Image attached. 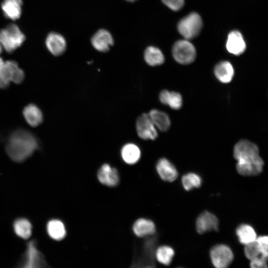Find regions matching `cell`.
Here are the masks:
<instances>
[{
  "mask_svg": "<svg viewBox=\"0 0 268 268\" xmlns=\"http://www.w3.org/2000/svg\"><path fill=\"white\" fill-rule=\"evenodd\" d=\"M37 137L24 129L13 131L6 143V152L10 158L16 162H22L29 158L39 148Z\"/></svg>",
  "mask_w": 268,
  "mask_h": 268,
  "instance_id": "1",
  "label": "cell"
},
{
  "mask_svg": "<svg viewBox=\"0 0 268 268\" xmlns=\"http://www.w3.org/2000/svg\"><path fill=\"white\" fill-rule=\"evenodd\" d=\"M233 156L237 162L255 164L264 162L259 155V149L254 143L247 139L239 140L234 146Z\"/></svg>",
  "mask_w": 268,
  "mask_h": 268,
  "instance_id": "2",
  "label": "cell"
},
{
  "mask_svg": "<svg viewBox=\"0 0 268 268\" xmlns=\"http://www.w3.org/2000/svg\"><path fill=\"white\" fill-rule=\"evenodd\" d=\"M25 36L19 27L11 23L0 30V43L6 52L11 53L24 42Z\"/></svg>",
  "mask_w": 268,
  "mask_h": 268,
  "instance_id": "3",
  "label": "cell"
},
{
  "mask_svg": "<svg viewBox=\"0 0 268 268\" xmlns=\"http://www.w3.org/2000/svg\"><path fill=\"white\" fill-rule=\"evenodd\" d=\"M48 267L46 260L37 248L36 241L32 240L26 246V249L19 264L23 268H42Z\"/></svg>",
  "mask_w": 268,
  "mask_h": 268,
  "instance_id": "4",
  "label": "cell"
},
{
  "mask_svg": "<svg viewBox=\"0 0 268 268\" xmlns=\"http://www.w3.org/2000/svg\"><path fill=\"white\" fill-rule=\"evenodd\" d=\"M202 26L201 16L193 12L182 18L178 24L179 33L186 39L196 37L200 32Z\"/></svg>",
  "mask_w": 268,
  "mask_h": 268,
  "instance_id": "5",
  "label": "cell"
},
{
  "mask_svg": "<svg viewBox=\"0 0 268 268\" xmlns=\"http://www.w3.org/2000/svg\"><path fill=\"white\" fill-rule=\"evenodd\" d=\"M172 54L176 61L183 65L192 63L196 57V52L193 45L185 40L178 41L174 44Z\"/></svg>",
  "mask_w": 268,
  "mask_h": 268,
  "instance_id": "6",
  "label": "cell"
},
{
  "mask_svg": "<svg viewBox=\"0 0 268 268\" xmlns=\"http://www.w3.org/2000/svg\"><path fill=\"white\" fill-rule=\"evenodd\" d=\"M210 258L213 266L216 268H225L232 262L234 255L231 248L225 244H218L210 251Z\"/></svg>",
  "mask_w": 268,
  "mask_h": 268,
  "instance_id": "7",
  "label": "cell"
},
{
  "mask_svg": "<svg viewBox=\"0 0 268 268\" xmlns=\"http://www.w3.org/2000/svg\"><path fill=\"white\" fill-rule=\"evenodd\" d=\"M135 127L137 135L142 139L154 140L158 136L156 128L148 113H143L138 117Z\"/></svg>",
  "mask_w": 268,
  "mask_h": 268,
  "instance_id": "8",
  "label": "cell"
},
{
  "mask_svg": "<svg viewBox=\"0 0 268 268\" xmlns=\"http://www.w3.org/2000/svg\"><path fill=\"white\" fill-rule=\"evenodd\" d=\"M219 221L217 217L212 213L204 211L198 217L196 222L197 231L200 234L207 231H217L218 229Z\"/></svg>",
  "mask_w": 268,
  "mask_h": 268,
  "instance_id": "9",
  "label": "cell"
},
{
  "mask_svg": "<svg viewBox=\"0 0 268 268\" xmlns=\"http://www.w3.org/2000/svg\"><path fill=\"white\" fill-rule=\"evenodd\" d=\"M98 181L103 185L114 187L119 182V174L117 169L107 163L103 164L97 172Z\"/></svg>",
  "mask_w": 268,
  "mask_h": 268,
  "instance_id": "10",
  "label": "cell"
},
{
  "mask_svg": "<svg viewBox=\"0 0 268 268\" xmlns=\"http://www.w3.org/2000/svg\"><path fill=\"white\" fill-rule=\"evenodd\" d=\"M91 43L96 50L101 52L109 51L114 44V39L111 33L106 29H99L92 37Z\"/></svg>",
  "mask_w": 268,
  "mask_h": 268,
  "instance_id": "11",
  "label": "cell"
},
{
  "mask_svg": "<svg viewBox=\"0 0 268 268\" xmlns=\"http://www.w3.org/2000/svg\"><path fill=\"white\" fill-rule=\"evenodd\" d=\"M45 43L48 51L55 56L63 54L67 47L66 41L64 36L54 32L48 35Z\"/></svg>",
  "mask_w": 268,
  "mask_h": 268,
  "instance_id": "12",
  "label": "cell"
},
{
  "mask_svg": "<svg viewBox=\"0 0 268 268\" xmlns=\"http://www.w3.org/2000/svg\"><path fill=\"white\" fill-rule=\"evenodd\" d=\"M157 172L161 179L172 182L178 176V172L175 166L167 159H159L156 165Z\"/></svg>",
  "mask_w": 268,
  "mask_h": 268,
  "instance_id": "13",
  "label": "cell"
},
{
  "mask_svg": "<svg viewBox=\"0 0 268 268\" xmlns=\"http://www.w3.org/2000/svg\"><path fill=\"white\" fill-rule=\"evenodd\" d=\"M246 47L245 41L239 31H233L229 33L226 42V48L229 53L239 55L244 53Z\"/></svg>",
  "mask_w": 268,
  "mask_h": 268,
  "instance_id": "14",
  "label": "cell"
},
{
  "mask_svg": "<svg viewBox=\"0 0 268 268\" xmlns=\"http://www.w3.org/2000/svg\"><path fill=\"white\" fill-rule=\"evenodd\" d=\"M22 5V0H3L1 7L6 18L15 20L21 16Z\"/></svg>",
  "mask_w": 268,
  "mask_h": 268,
  "instance_id": "15",
  "label": "cell"
},
{
  "mask_svg": "<svg viewBox=\"0 0 268 268\" xmlns=\"http://www.w3.org/2000/svg\"><path fill=\"white\" fill-rule=\"evenodd\" d=\"M214 73L220 82L223 83H228L232 80L234 70L230 62L222 61L215 66L214 68Z\"/></svg>",
  "mask_w": 268,
  "mask_h": 268,
  "instance_id": "16",
  "label": "cell"
},
{
  "mask_svg": "<svg viewBox=\"0 0 268 268\" xmlns=\"http://www.w3.org/2000/svg\"><path fill=\"white\" fill-rule=\"evenodd\" d=\"M159 99L162 104L168 105L174 110L180 109L183 105L182 95L175 91L163 90L159 94Z\"/></svg>",
  "mask_w": 268,
  "mask_h": 268,
  "instance_id": "17",
  "label": "cell"
},
{
  "mask_svg": "<svg viewBox=\"0 0 268 268\" xmlns=\"http://www.w3.org/2000/svg\"><path fill=\"white\" fill-rule=\"evenodd\" d=\"M133 230L136 236L143 237L154 234L156 231V227L152 220L140 218L134 222Z\"/></svg>",
  "mask_w": 268,
  "mask_h": 268,
  "instance_id": "18",
  "label": "cell"
},
{
  "mask_svg": "<svg viewBox=\"0 0 268 268\" xmlns=\"http://www.w3.org/2000/svg\"><path fill=\"white\" fill-rule=\"evenodd\" d=\"M23 115L26 122L32 127L38 126L43 122L42 111L34 104H30L24 108Z\"/></svg>",
  "mask_w": 268,
  "mask_h": 268,
  "instance_id": "19",
  "label": "cell"
},
{
  "mask_svg": "<svg viewBox=\"0 0 268 268\" xmlns=\"http://www.w3.org/2000/svg\"><path fill=\"white\" fill-rule=\"evenodd\" d=\"M123 161L128 164H135L140 159L141 151L137 145L133 143L125 144L121 151Z\"/></svg>",
  "mask_w": 268,
  "mask_h": 268,
  "instance_id": "20",
  "label": "cell"
},
{
  "mask_svg": "<svg viewBox=\"0 0 268 268\" xmlns=\"http://www.w3.org/2000/svg\"><path fill=\"white\" fill-rule=\"evenodd\" d=\"M148 114L156 128L162 132L168 130L171 125V121L166 113L157 109H152Z\"/></svg>",
  "mask_w": 268,
  "mask_h": 268,
  "instance_id": "21",
  "label": "cell"
},
{
  "mask_svg": "<svg viewBox=\"0 0 268 268\" xmlns=\"http://www.w3.org/2000/svg\"><path fill=\"white\" fill-rule=\"evenodd\" d=\"M236 234L240 243L244 245L255 241L257 237L254 228L247 224L239 225L236 228Z\"/></svg>",
  "mask_w": 268,
  "mask_h": 268,
  "instance_id": "22",
  "label": "cell"
},
{
  "mask_svg": "<svg viewBox=\"0 0 268 268\" xmlns=\"http://www.w3.org/2000/svg\"><path fill=\"white\" fill-rule=\"evenodd\" d=\"M47 232L53 239L59 241L66 235V229L63 222L58 219H52L47 225Z\"/></svg>",
  "mask_w": 268,
  "mask_h": 268,
  "instance_id": "23",
  "label": "cell"
},
{
  "mask_svg": "<svg viewBox=\"0 0 268 268\" xmlns=\"http://www.w3.org/2000/svg\"><path fill=\"white\" fill-rule=\"evenodd\" d=\"M144 59L149 66L152 67L161 65L165 61L161 51L154 46L146 48L144 53Z\"/></svg>",
  "mask_w": 268,
  "mask_h": 268,
  "instance_id": "24",
  "label": "cell"
},
{
  "mask_svg": "<svg viewBox=\"0 0 268 268\" xmlns=\"http://www.w3.org/2000/svg\"><path fill=\"white\" fill-rule=\"evenodd\" d=\"M13 228L16 234L23 239L29 238L32 234V225L25 218H19L15 221Z\"/></svg>",
  "mask_w": 268,
  "mask_h": 268,
  "instance_id": "25",
  "label": "cell"
},
{
  "mask_svg": "<svg viewBox=\"0 0 268 268\" xmlns=\"http://www.w3.org/2000/svg\"><path fill=\"white\" fill-rule=\"evenodd\" d=\"M174 254V250L172 247L163 245L157 249L155 252V257L160 264L167 266L171 263Z\"/></svg>",
  "mask_w": 268,
  "mask_h": 268,
  "instance_id": "26",
  "label": "cell"
},
{
  "mask_svg": "<svg viewBox=\"0 0 268 268\" xmlns=\"http://www.w3.org/2000/svg\"><path fill=\"white\" fill-rule=\"evenodd\" d=\"M182 184L186 191H190L194 188H199L201 184V177L196 173H188L182 177Z\"/></svg>",
  "mask_w": 268,
  "mask_h": 268,
  "instance_id": "27",
  "label": "cell"
},
{
  "mask_svg": "<svg viewBox=\"0 0 268 268\" xmlns=\"http://www.w3.org/2000/svg\"><path fill=\"white\" fill-rule=\"evenodd\" d=\"M244 254L246 258L250 260L261 256L260 251L256 240L245 245Z\"/></svg>",
  "mask_w": 268,
  "mask_h": 268,
  "instance_id": "28",
  "label": "cell"
},
{
  "mask_svg": "<svg viewBox=\"0 0 268 268\" xmlns=\"http://www.w3.org/2000/svg\"><path fill=\"white\" fill-rule=\"evenodd\" d=\"M260 251L261 256L268 258V237L266 235L257 236L256 239Z\"/></svg>",
  "mask_w": 268,
  "mask_h": 268,
  "instance_id": "29",
  "label": "cell"
},
{
  "mask_svg": "<svg viewBox=\"0 0 268 268\" xmlns=\"http://www.w3.org/2000/svg\"><path fill=\"white\" fill-rule=\"evenodd\" d=\"M268 258L258 256L250 260V266L252 268H267Z\"/></svg>",
  "mask_w": 268,
  "mask_h": 268,
  "instance_id": "30",
  "label": "cell"
},
{
  "mask_svg": "<svg viewBox=\"0 0 268 268\" xmlns=\"http://www.w3.org/2000/svg\"><path fill=\"white\" fill-rule=\"evenodd\" d=\"M169 8L173 10H178L181 9L184 3V0H161Z\"/></svg>",
  "mask_w": 268,
  "mask_h": 268,
  "instance_id": "31",
  "label": "cell"
},
{
  "mask_svg": "<svg viewBox=\"0 0 268 268\" xmlns=\"http://www.w3.org/2000/svg\"><path fill=\"white\" fill-rule=\"evenodd\" d=\"M25 77L23 70L18 67L15 70L11 79V82L15 84H20L22 82Z\"/></svg>",
  "mask_w": 268,
  "mask_h": 268,
  "instance_id": "32",
  "label": "cell"
},
{
  "mask_svg": "<svg viewBox=\"0 0 268 268\" xmlns=\"http://www.w3.org/2000/svg\"><path fill=\"white\" fill-rule=\"evenodd\" d=\"M10 82L0 77V88L4 89L9 85Z\"/></svg>",
  "mask_w": 268,
  "mask_h": 268,
  "instance_id": "33",
  "label": "cell"
},
{
  "mask_svg": "<svg viewBox=\"0 0 268 268\" xmlns=\"http://www.w3.org/2000/svg\"><path fill=\"white\" fill-rule=\"evenodd\" d=\"M4 63L5 61H4L3 60L1 57H0V74L2 70Z\"/></svg>",
  "mask_w": 268,
  "mask_h": 268,
  "instance_id": "34",
  "label": "cell"
},
{
  "mask_svg": "<svg viewBox=\"0 0 268 268\" xmlns=\"http://www.w3.org/2000/svg\"><path fill=\"white\" fill-rule=\"evenodd\" d=\"M2 50V46H1V44L0 43V54L1 53Z\"/></svg>",
  "mask_w": 268,
  "mask_h": 268,
  "instance_id": "35",
  "label": "cell"
},
{
  "mask_svg": "<svg viewBox=\"0 0 268 268\" xmlns=\"http://www.w3.org/2000/svg\"><path fill=\"white\" fill-rule=\"evenodd\" d=\"M129 2H134L135 1L137 0H126Z\"/></svg>",
  "mask_w": 268,
  "mask_h": 268,
  "instance_id": "36",
  "label": "cell"
}]
</instances>
